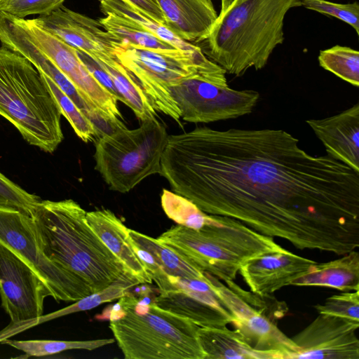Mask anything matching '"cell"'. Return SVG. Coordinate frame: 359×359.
Instances as JSON below:
<instances>
[{"mask_svg": "<svg viewBox=\"0 0 359 359\" xmlns=\"http://www.w3.org/2000/svg\"><path fill=\"white\" fill-rule=\"evenodd\" d=\"M319 65L355 87L359 86V52L348 46L336 45L322 50Z\"/></svg>", "mask_w": 359, "mask_h": 359, "instance_id": "83f0119b", "label": "cell"}, {"mask_svg": "<svg viewBox=\"0 0 359 359\" xmlns=\"http://www.w3.org/2000/svg\"><path fill=\"white\" fill-rule=\"evenodd\" d=\"M86 219L93 231L118 259L126 273L137 285L153 282L135 254L128 236V228L121 219L111 210L102 208L86 212Z\"/></svg>", "mask_w": 359, "mask_h": 359, "instance_id": "d6986e66", "label": "cell"}, {"mask_svg": "<svg viewBox=\"0 0 359 359\" xmlns=\"http://www.w3.org/2000/svg\"><path fill=\"white\" fill-rule=\"evenodd\" d=\"M65 0H0V11L18 18L48 15L62 6Z\"/></svg>", "mask_w": 359, "mask_h": 359, "instance_id": "e575fe53", "label": "cell"}, {"mask_svg": "<svg viewBox=\"0 0 359 359\" xmlns=\"http://www.w3.org/2000/svg\"><path fill=\"white\" fill-rule=\"evenodd\" d=\"M33 20L45 30L95 60L117 58L115 51L121 42L109 34L98 20L63 5Z\"/></svg>", "mask_w": 359, "mask_h": 359, "instance_id": "2e32d148", "label": "cell"}, {"mask_svg": "<svg viewBox=\"0 0 359 359\" xmlns=\"http://www.w3.org/2000/svg\"><path fill=\"white\" fill-rule=\"evenodd\" d=\"M300 6L302 0H233L197 43L226 73L241 76L250 68L261 69L284 41L286 13Z\"/></svg>", "mask_w": 359, "mask_h": 359, "instance_id": "3957f363", "label": "cell"}, {"mask_svg": "<svg viewBox=\"0 0 359 359\" xmlns=\"http://www.w3.org/2000/svg\"><path fill=\"white\" fill-rule=\"evenodd\" d=\"M118 62L142 88L153 108L180 123V111L169 88L199 73L221 67L201 49H149L120 43L115 51Z\"/></svg>", "mask_w": 359, "mask_h": 359, "instance_id": "ba28073f", "label": "cell"}, {"mask_svg": "<svg viewBox=\"0 0 359 359\" xmlns=\"http://www.w3.org/2000/svg\"><path fill=\"white\" fill-rule=\"evenodd\" d=\"M306 122L327 155L359 172L358 103L336 115Z\"/></svg>", "mask_w": 359, "mask_h": 359, "instance_id": "ac0fdd59", "label": "cell"}, {"mask_svg": "<svg viewBox=\"0 0 359 359\" xmlns=\"http://www.w3.org/2000/svg\"><path fill=\"white\" fill-rule=\"evenodd\" d=\"M170 280L172 289L160 292L153 300L158 306L199 327L232 323L233 316L214 292L207 273L202 279L170 276Z\"/></svg>", "mask_w": 359, "mask_h": 359, "instance_id": "5bb4252c", "label": "cell"}, {"mask_svg": "<svg viewBox=\"0 0 359 359\" xmlns=\"http://www.w3.org/2000/svg\"><path fill=\"white\" fill-rule=\"evenodd\" d=\"M97 320L109 328L126 359H205L199 326L129 292Z\"/></svg>", "mask_w": 359, "mask_h": 359, "instance_id": "277c9868", "label": "cell"}, {"mask_svg": "<svg viewBox=\"0 0 359 359\" xmlns=\"http://www.w3.org/2000/svg\"><path fill=\"white\" fill-rule=\"evenodd\" d=\"M197 337L205 359H266L264 354L254 350L236 329L231 330L226 326L199 327Z\"/></svg>", "mask_w": 359, "mask_h": 359, "instance_id": "7402d4cb", "label": "cell"}, {"mask_svg": "<svg viewBox=\"0 0 359 359\" xmlns=\"http://www.w3.org/2000/svg\"><path fill=\"white\" fill-rule=\"evenodd\" d=\"M161 203L165 215L177 225L198 230L208 221L209 214L203 212L189 199L173 191L163 189Z\"/></svg>", "mask_w": 359, "mask_h": 359, "instance_id": "f1b7e54d", "label": "cell"}, {"mask_svg": "<svg viewBox=\"0 0 359 359\" xmlns=\"http://www.w3.org/2000/svg\"><path fill=\"white\" fill-rule=\"evenodd\" d=\"M359 323L319 314L292 339L298 347L295 358L359 359Z\"/></svg>", "mask_w": 359, "mask_h": 359, "instance_id": "9a60e30c", "label": "cell"}, {"mask_svg": "<svg viewBox=\"0 0 359 359\" xmlns=\"http://www.w3.org/2000/svg\"><path fill=\"white\" fill-rule=\"evenodd\" d=\"M160 175L203 212L298 249L344 255L359 246V172L308 154L283 130L196 127L168 135Z\"/></svg>", "mask_w": 359, "mask_h": 359, "instance_id": "6da1fadb", "label": "cell"}, {"mask_svg": "<svg viewBox=\"0 0 359 359\" xmlns=\"http://www.w3.org/2000/svg\"><path fill=\"white\" fill-rule=\"evenodd\" d=\"M109 74L121 102L128 106L142 121L156 118L153 108L142 88L134 81L118 59L96 60Z\"/></svg>", "mask_w": 359, "mask_h": 359, "instance_id": "cb8c5ba5", "label": "cell"}, {"mask_svg": "<svg viewBox=\"0 0 359 359\" xmlns=\"http://www.w3.org/2000/svg\"><path fill=\"white\" fill-rule=\"evenodd\" d=\"M233 0H221V11L225 10Z\"/></svg>", "mask_w": 359, "mask_h": 359, "instance_id": "74e56055", "label": "cell"}, {"mask_svg": "<svg viewBox=\"0 0 359 359\" xmlns=\"http://www.w3.org/2000/svg\"><path fill=\"white\" fill-rule=\"evenodd\" d=\"M315 263L285 249L248 260L241 266L239 273L251 292L269 295L290 285Z\"/></svg>", "mask_w": 359, "mask_h": 359, "instance_id": "e0dca14e", "label": "cell"}, {"mask_svg": "<svg viewBox=\"0 0 359 359\" xmlns=\"http://www.w3.org/2000/svg\"><path fill=\"white\" fill-rule=\"evenodd\" d=\"M290 285L316 286L341 291L359 290V253L354 250L339 259L324 263L316 262L304 275Z\"/></svg>", "mask_w": 359, "mask_h": 359, "instance_id": "44dd1931", "label": "cell"}, {"mask_svg": "<svg viewBox=\"0 0 359 359\" xmlns=\"http://www.w3.org/2000/svg\"><path fill=\"white\" fill-rule=\"evenodd\" d=\"M114 341V339H100L86 341L11 340L6 339L1 343L22 351L27 357H41L72 349L92 351L113 344Z\"/></svg>", "mask_w": 359, "mask_h": 359, "instance_id": "4316f807", "label": "cell"}, {"mask_svg": "<svg viewBox=\"0 0 359 359\" xmlns=\"http://www.w3.org/2000/svg\"><path fill=\"white\" fill-rule=\"evenodd\" d=\"M41 75L57 102L62 115L68 121L76 135L85 142L96 140L93 126L74 102L52 80L42 74Z\"/></svg>", "mask_w": 359, "mask_h": 359, "instance_id": "4dcf8cb0", "label": "cell"}, {"mask_svg": "<svg viewBox=\"0 0 359 359\" xmlns=\"http://www.w3.org/2000/svg\"><path fill=\"white\" fill-rule=\"evenodd\" d=\"M100 8L104 15L113 14L138 25L177 49L195 51L201 48L198 46L184 41L166 26L122 0H100Z\"/></svg>", "mask_w": 359, "mask_h": 359, "instance_id": "d4e9b609", "label": "cell"}, {"mask_svg": "<svg viewBox=\"0 0 359 359\" xmlns=\"http://www.w3.org/2000/svg\"><path fill=\"white\" fill-rule=\"evenodd\" d=\"M47 297L51 292L37 275L0 245V297L10 325L19 326L41 316Z\"/></svg>", "mask_w": 359, "mask_h": 359, "instance_id": "7c38bea8", "label": "cell"}, {"mask_svg": "<svg viewBox=\"0 0 359 359\" xmlns=\"http://www.w3.org/2000/svg\"><path fill=\"white\" fill-rule=\"evenodd\" d=\"M132 286L130 285L123 283L112 284L99 292H94L75 301V303H73L67 307L46 315H42L41 316L33 320L32 321V325L34 327L42 323L47 322L57 318L80 311H88L104 303L111 302L116 299H118L128 294L130 292L129 289Z\"/></svg>", "mask_w": 359, "mask_h": 359, "instance_id": "f546056e", "label": "cell"}, {"mask_svg": "<svg viewBox=\"0 0 359 359\" xmlns=\"http://www.w3.org/2000/svg\"><path fill=\"white\" fill-rule=\"evenodd\" d=\"M0 245L27 264L42 280L55 301L75 302L91 290L59 268L41 250L31 216L0 204Z\"/></svg>", "mask_w": 359, "mask_h": 359, "instance_id": "8fae6325", "label": "cell"}, {"mask_svg": "<svg viewBox=\"0 0 359 359\" xmlns=\"http://www.w3.org/2000/svg\"><path fill=\"white\" fill-rule=\"evenodd\" d=\"M302 6L320 13L330 15L351 25L359 34V4L358 1L339 4L327 0H302Z\"/></svg>", "mask_w": 359, "mask_h": 359, "instance_id": "836d02e7", "label": "cell"}, {"mask_svg": "<svg viewBox=\"0 0 359 359\" xmlns=\"http://www.w3.org/2000/svg\"><path fill=\"white\" fill-rule=\"evenodd\" d=\"M128 233L131 242L149 252L169 276L199 279L205 278V272L160 243L157 238L130 229H128Z\"/></svg>", "mask_w": 359, "mask_h": 359, "instance_id": "603a6c76", "label": "cell"}, {"mask_svg": "<svg viewBox=\"0 0 359 359\" xmlns=\"http://www.w3.org/2000/svg\"><path fill=\"white\" fill-rule=\"evenodd\" d=\"M169 90L181 118L191 123H210L249 114L259 99L256 90L231 88L222 67L199 73Z\"/></svg>", "mask_w": 359, "mask_h": 359, "instance_id": "30bf717a", "label": "cell"}, {"mask_svg": "<svg viewBox=\"0 0 359 359\" xmlns=\"http://www.w3.org/2000/svg\"><path fill=\"white\" fill-rule=\"evenodd\" d=\"M98 21L109 34L121 43L140 48H175L143 27L121 17L107 14L104 18H100Z\"/></svg>", "mask_w": 359, "mask_h": 359, "instance_id": "484cf974", "label": "cell"}, {"mask_svg": "<svg viewBox=\"0 0 359 359\" xmlns=\"http://www.w3.org/2000/svg\"><path fill=\"white\" fill-rule=\"evenodd\" d=\"M168 135L156 118L95 140V169L109 189L122 194L146 177L161 172V158Z\"/></svg>", "mask_w": 359, "mask_h": 359, "instance_id": "52a82bcc", "label": "cell"}, {"mask_svg": "<svg viewBox=\"0 0 359 359\" xmlns=\"http://www.w3.org/2000/svg\"><path fill=\"white\" fill-rule=\"evenodd\" d=\"M61 111L46 82L25 57L0 47V116L47 153L62 142Z\"/></svg>", "mask_w": 359, "mask_h": 359, "instance_id": "8992f818", "label": "cell"}, {"mask_svg": "<svg viewBox=\"0 0 359 359\" xmlns=\"http://www.w3.org/2000/svg\"><path fill=\"white\" fill-rule=\"evenodd\" d=\"M22 20L32 40L71 81L88 104L112 118H122L118 100L93 78L76 49L41 27L33 19Z\"/></svg>", "mask_w": 359, "mask_h": 359, "instance_id": "4fadbf2b", "label": "cell"}, {"mask_svg": "<svg viewBox=\"0 0 359 359\" xmlns=\"http://www.w3.org/2000/svg\"><path fill=\"white\" fill-rule=\"evenodd\" d=\"M43 253L93 293L114 283H137L89 226L86 211L72 199L41 201L31 215Z\"/></svg>", "mask_w": 359, "mask_h": 359, "instance_id": "7a4b0ae2", "label": "cell"}, {"mask_svg": "<svg viewBox=\"0 0 359 359\" xmlns=\"http://www.w3.org/2000/svg\"><path fill=\"white\" fill-rule=\"evenodd\" d=\"M78 55L93 78L118 101L121 98L107 72L93 57L78 50Z\"/></svg>", "mask_w": 359, "mask_h": 359, "instance_id": "d590c367", "label": "cell"}, {"mask_svg": "<svg viewBox=\"0 0 359 359\" xmlns=\"http://www.w3.org/2000/svg\"><path fill=\"white\" fill-rule=\"evenodd\" d=\"M212 289L233 316L232 323L246 342L266 358H295L298 347L278 327V322L288 312L285 302L271 294L248 292L233 280L224 285L208 274Z\"/></svg>", "mask_w": 359, "mask_h": 359, "instance_id": "9c48e42d", "label": "cell"}, {"mask_svg": "<svg viewBox=\"0 0 359 359\" xmlns=\"http://www.w3.org/2000/svg\"><path fill=\"white\" fill-rule=\"evenodd\" d=\"M165 26L180 38L196 43L210 32L217 18L211 0H156Z\"/></svg>", "mask_w": 359, "mask_h": 359, "instance_id": "ffe728a7", "label": "cell"}, {"mask_svg": "<svg viewBox=\"0 0 359 359\" xmlns=\"http://www.w3.org/2000/svg\"><path fill=\"white\" fill-rule=\"evenodd\" d=\"M157 239L201 271L224 282L233 280L248 260L285 250L272 237L226 216L210 215L196 230L173 226Z\"/></svg>", "mask_w": 359, "mask_h": 359, "instance_id": "5b68a950", "label": "cell"}, {"mask_svg": "<svg viewBox=\"0 0 359 359\" xmlns=\"http://www.w3.org/2000/svg\"><path fill=\"white\" fill-rule=\"evenodd\" d=\"M165 26L164 15L156 0H122Z\"/></svg>", "mask_w": 359, "mask_h": 359, "instance_id": "8d00e7d4", "label": "cell"}, {"mask_svg": "<svg viewBox=\"0 0 359 359\" xmlns=\"http://www.w3.org/2000/svg\"><path fill=\"white\" fill-rule=\"evenodd\" d=\"M319 314L341 317L359 323V290L344 291L334 294L322 304L314 306Z\"/></svg>", "mask_w": 359, "mask_h": 359, "instance_id": "1f68e13d", "label": "cell"}, {"mask_svg": "<svg viewBox=\"0 0 359 359\" xmlns=\"http://www.w3.org/2000/svg\"><path fill=\"white\" fill-rule=\"evenodd\" d=\"M41 199L30 194L0 172V204L13 207L32 215Z\"/></svg>", "mask_w": 359, "mask_h": 359, "instance_id": "d6a6232c", "label": "cell"}]
</instances>
